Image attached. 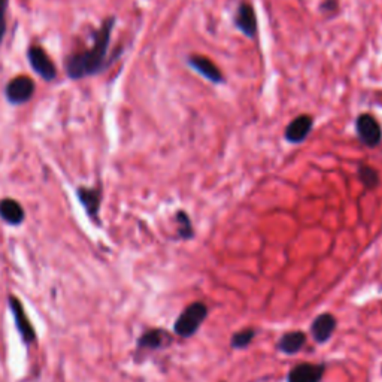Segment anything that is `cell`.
<instances>
[{"instance_id":"5b68a950","label":"cell","mask_w":382,"mask_h":382,"mask_svg":"<svg viewBox=\"0 0 382 382\" xmlns=\"http://www.w3.org/2000/svg\"><path fill=\"white\" fill-rule=\"evenodd\" d=\"M5 93L11 103H14V105L25 103L35 95V83L32 78L20 75L8 83Z\"/></svg>"},{"instance_id":"8fae6325","label":"cell","mask_w":382,"mask_h":382,"mask_svg":"<svg viewBox=\"0 0 382 382\" xmlns=\"http://www.w3.org/2000/svg\"><path fill=\"white\" fill-rule=\"evenodd\" d=\"M78 199L85 208L87 214L91 220L99 222V209L102 202V194L99 189H80L78 190Z\"/></svg>"},{"instance_id":"4fadbf2b","label":"cell","mask_w":382,"mask_h":382,"mask_svg":"<svg viewBox=\"0 0 382 382\" xmlns=\"http://www.w3.org/2000/svg\"><path fill=\"white\" fill-rule=\"evenodd\" d=\"M170 342V336L165 330H159V328H154V330L145 332L139 340L138 347L143 350H159L166 347Z\"/></svg>"},{"instance_id":"2e32d148","label":"cell","mask_w":382,"mask_h":382,"mask_svg":"<svg viewBox=\"0 0 382 382\" xmlns=\"http://www.w3.org/2000/svg\"><path fill=\"white\" fill-rule=\"evenodd\" d=\"M357 175H359V179L366 190H374L379 186V174H378V170L374 169L372 166L362 163L359 166Z\"/></svg>"},{"instance_id":"277c9868","label":"cell","mask_w":382,"mask_h":382,"mask_svg":"<svg viewBox=\"0 0 382 382\" xmlns=\"http://www.w3.org/2000/svg\"><path fill=\"white\" fill-rule=\"evenodd\" d=\"M9 302V308L12 315H14V321H16V327L21 336V339L25 342L28 345H32L33 342L36 340V330L33 328L28 314L24 311V306L21 305V302L16 297L9 294L8 297Z\"/></svg>"},{"instance_id":"7a4b0ae2","label":"cell","mask_w":382,"mask_h":382,"mask_svg":"<svg viewBox=\"0 0 382 382\" xmlns=\"http://www.w3.org/2000/svg\"><path fill=\"white\" fill-rule=\"evenodd\" d=\"M208 317V308L205 303L196 302L193 305L187 306L179 315V318L175 323V333L181 338L193 336L197 328L202 326L205 318Z\"/></svg>"},{"instance_id":"ffe728a7","label":"cell","mask_w":382,"mask_h":382,"mask_svg":"<svg viewBox=\"0 0 382 382\" xmlns=\"http://www.w3.org/2000/svg\"><path fill=\"white\" fill-rule=\"evenodd\" d=\"M339 6L338 0H324V2L320 5V9L323 12H332V11H336Z\"/></svg>"},{"instance_id":"7c38bea8","label":"cell","mask_w":382,"mask_h":382,"mask_svg":"<svg viewBox=\"0 0 382 382\" xmlns=\"http://www.w3.org/2000/svg\"><path fill=\"white\" fill-rule=\"evenodd\" d=\"M336 328V318L332 314H321L312 323V336L317 342H326L330 339Z\"/></svg>"},{"instance_id":"8992f818","label":"cell","mask_w":382,"mask_h":382,"mask_svg":"<svg viewBox=\"0 0 382 382\" xmlns=\"http://www.w3.org/2000/svg\"><path fill=\"white\" fill-rule=\"evenodd\" d=\"M234 25L236 29L242 32L246 37L256 39L257 36V17L253 5L249 2H241L238 11L234 14Z\"/></svg>"},{"instance_id":"ac0fdd59","label":"cell","mask_w":382,"mask_h":382,"mask_svg":"<svg viewBox=\"0 0 382 382\" xmlns=\"http://www.w3.org/2000/svg\"><path fill=\"white\" fill-rule=\"evenodd\" d=\"M256 336V332L253 330V328H245V330H241L238 333H234L233 338H232V347L233 348H245L248 347L249 344H251V340L254 339Z\"/></svg>"},{"instance_id":"9a60e30c","label":"cell","mask_w":382,"mask_h":382,"mask_svg":"<svg viewBox=\"0 0 382 382\" xmlns=\"http://www.w3.org/2000/svg\"><path fill=\"white\" fill-rule=\"evenodd\" d=\"M305 342H306V335L303 332H290V333H285L280 339L278 348L280 351L285 354H296L303 348Z\"/></svg>"},{"instance_id":"e0dca14e","label":"cell","mask_w":382,"mask_h":382,"mask_svg":"<svg viewBox=\"0 0 382 382\" xmlns=\"http://www.w3.org/2000/svg\"><path fill=\"white\" fill-rule=\"evenodd\" d=\"M175 220H177L179 238L181 239H191L194 236V230H193V224H191L189 214L184 213V210H178L177 215H175Z\"/></svg>"},{"instance_id":"ba28073f","label":"cell","mask_w":382,"mask_h":382,"mask_svg":"<svg viewBox=\"0 0 382 382\" xmlns=\"http://www.w3.org/2000/svg\"><path fill=\"white\" fill-rule=\"evenodd\" d=\"M187 63L191 69H194L197 73H201L205 80L213 84H222L224 83V75L218 69V66L208 57L193 54L187 59Z\"/></svg>"},{"instance_id":"52a82bcc","label":"cell","mask_w":382,"mask_h":382,"mask_svg":"<svg viewBox=\"0 0 382 382\" xmlns=\"http://www.w3.org/2000/svg\"><path fill=\"white\" fill-rule=\"evenodd\" d=\"M28 56H29V61L32 64V68L36 73L41 75L47 81L54 80L56 75H57L56 66H54V63H52V60L49 59V56L47 54L44 48L33 45L29 49Z\"/></svg>"},{"instance_id":"9c48e42d","label":"cell","mask_w":382,"mask_h":382,"mask_svg":"<svg viewBox=\"0 0 382 382\" xmlns=\"http://www.w3.org/2000/svg\"><path fill=\"white\" fill-rule=\"evenodd\" d=\"M314 127V118L311 115H299L293 121H290L285 129V139L290 143H302L308 139Z\"/></svg>"},{"instance_id":"6da1fadb","label":"cell","mask_w":382,"mask_h":382,"mask_svg":"<svg viewBox=\"0 0 382 382\" xmlns=\"http://www.w3.org/2000/svg\"><path fill=\"white\" fill-rule=\"evenodd\" d=\"M114 24V17H109L97 30L93 45L84 52L73 54L66 60V72H68L69 78H72V80H81V78L95 75L100 72V69H103Z\"/></svg>"},{"instance_id":"30bf717a","label":"cell","mask_w":382,"mask_h":382,"mask_svg":"<svg viewBox=\"0 0 382 382\" xmlns=\"http://www.w3.org/2000/svg\"><path fill=\"white\" fill-rule=\"evenodd\" d=\"M324 374V366L302 363L288 374V382H320Z\"/></svg>"},{"instance_id":"d6986e66","label":"cell","mask_w":382,"mask_h":382,"mask_svg":"<svg viewBox=\"0 0 382 382\" xmlns=\"http://www.w3.org/2000/svg\"><path fill=\"white\" fill-rule=\"evenodd\" d=\"M6 6L8 0H0V44H2L6 33Z\"/></svg>"},{"instance_id":"3957f363","label":"cell","mask_w":382,"mask_h":382,"mask_svg":"<svg viewBox=\"0 0 382 382\" xmlns=\"http://www.w3.org/2000/svg\"><path fill=\"white\" fill-rule=\"evenodd\" d=\"M355 131L360 142L367 148H376L382 141V127L371 114H360L355 120Z\"/></svg>"},{"instance_id":"5bb4252c","label":"cell","mask_w":382,"mask_h":382,"mask_svg":"<svg viewBox=\"0 0 382 382\" xmlns=\"http://www.w3.org/2000/svg\"><path fill=\"white\" fill-rule=\"evenodd\" d=\"M0 217L12 226H20L24 221V209L17 201L4 199L0 202Z\"/></svg>"}]
</instances>
